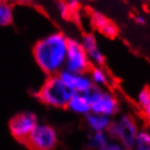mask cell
Segmentation results:
<instances>
[{"mask_svg":"<svg viewBox=\"0 0 150 150\" xmlns=\"http://www.w3.org/2000/svg\"><path fill=\"white\" fill-rule=\"evenodd\" d=\"M14 19V10L11 2L7 0H0V27L11 25Z\"/></svg>","mask_w":150,"mask_h":150,"instance_id":"14","label":"cell"},{"mask_svg":"<svg viewBox=\"0 0 150 150\" xmlns=\"http://www.w3.org/2000/svg\"><path fill=\"white\" fill-rule=\"evenodd\" d=\"M81 42H82L83 47L85 49L91 64L103 67L105 64V57L102 53L99 45H98L97 38L95 37V35L85 34L82 37Z\"/></svg>","mask_w":150,"mask_h":150,"instance_id":"9","label":"cell"},{"mask_svg":"<svg viewBox=\"0 0 150 150\" xmlns=\"http://www.w3.org/2000/svg\"><path fill=\"white\" fill-rule=\"evenodd\" d=\"M143 111H144V113H145V115H146V119L150 123V105H148L146 109L143 110Z\"/></svg>","mask_w":150,"mask_h":150,"instance_id":"22","label":"cell"},{"mask_svg":"<svg viewBox=\"0 0 150 150\" xmlns=\"http://www.w3.org/2000/svg\"><path fill=\"white\" fill-rule=\"evenodd\" d=\"M70 112L74 113L76 115L85 116L86 114L91 111L90 110V103L87 98L86 94H81V93H74L71 97L70 101L68 102L67 108Z\"/></svg>","mask_w":150,"mask_h":150,"instance_id":"10","label":"cell"},{"mask_svg":"<svg viewBox=\"0 0 150 150\" xmlns=\"http://www.w3.org/2000/svg\"><path fill=\"white\" fill-rule=\"evenodd\" d=\"M88 74H89L90 79L94 84V86L107 88L110 85L109 74L103 69V67H100V65L91 67L90 70L88 71Z\"/></svg>","mask_w":150,"mask_h":150,"instance_id":"13","label":"cell"},{"mask_svg":"<svg viewBox=\"0 0 150 150\" xmlns=\"http://www.w3.org/2000/svg\"><path fill=\"white\" fill-rule=\"evenodd\" d=\"M134 149L150 150V132L147 129L138 131L135 138Z\"/></svg>","mask_w":150,"mask_h":150,"instance_id":"15","label":"cell"},{"mask_svg":"<svg viewBox=\"0 0 150 150\" xmlns=\"http://www.w3.org/2000/svg\"><path fill=\"white\" fill-rule=\"evenodd\" d=\"M83 0H67V2L69 4V7H70V9H73V8H76L77 6H79L81 2H82Z\"/></svg>","mask_w":150,"mask_h":150,"instance_id":"21","label":"cell"},{"mask_svg":"<svg viewBox=\"0 0 150 150\" xmlns=\"http://www.w3.org/2000/svg\"><path fill=\"white\" fill-rule=\"evenodd\" d=\"M73 94L74 93L57 74L47 77L40 89L38 90L37 97L44 105L50 108L65 109Z\"/></svg>","mask_w":150,"mask_h":150,"instance_id":"2","label":"cell"},{"mask_svg":"<svg viewBox=\"0 0 150 150\" xmlns=\"http://www.w3.org/2000/svg\"><path fill=\"white\" fill-rule=\"evenodd\" d=\"M59 142L58 132L48 123H39L33 129L25 145L35 150H53Z\"/></svg>","mask_w":150,"mask_h":150,"instance_id":"5","label":"cell"},{"mask_svg":"<svg viewBox=\"0 0 150 150\" xmlns=\"http://www.w3.org/2000/svg\"><path fill=\"white\" fill-rule=\"evenodd\" d=\"M111 22L105 14H102L101 12H98V11H95L93 12V14H91V23L94 24V26L99 30V32L102 30V28H105L109 23Z\"/></svg>","mask_w":150,"mask_h":150,"instance_id":"16","label":"cell"},{"mask_svg":"<svg viewBox=\"0 0 150 150\" xmlns=\"http://www.w3.org/2000/svg\"><path fill=\"white\" fill-rule=\"evenodd\" d=\"M140 1H144V2H150V0H140Z\"/></svg>","mask_w":150,"mask_h":150,"instance_id":"23","label":"cell"},{"mask_svg":"<svg viewBox=\"0 0 150 150\" xmlns=\"http://www.w3.org/2000/svg\"><path fill=\"white\" fill-rule=\"evenodd\" d=\"M56 9L57 12L62 16V18H67L68 14L70 13L71 9L69 7V4L64 0H57L56 2Z\"/></svg>","mask_w":150,"mask_h":150,"instance_id":"18","label":"cell"},{"mask_svg":"<svg viewBox=\"0 0 150 150\" xmlns=\"http://www.w3.org/2000/svg\"><path fill=\"white\" fill-rule=\"evenodd\" d=\"M58 75L73 93L87 94L94 87L88 73H74L63 69Z\"/></svg>","mask_w":150,"mask_h":150,"instance_id":"8","label":"cell"},{"mask_svg":"<svg viewBox=\"0 0 150 150\" xmlns=\"http://www.w3.org/2000/svg\"><path fill=\"white\" fill-rule=\"evenodd\" d=\"M112 120L111 116L95 112H89L85 115V122L90 132H107Z\"/></svg>","mask_w":150,"mask_h":150,"instance_id":"11","label":"cell"},{"mask_svg":"<svg viewBox=\"0 0 150 150\" xmlns=\"http://www.w3.org/2000/svg\"><path fill=\"white\" fill-rule=\"evenodd\" d=\"M138 131L135 119L127 113H123L112 120L107 133L111 138L120 142L124 149H133Z\"/></svg>","mask_w":150,"mask_h":150,"instance_id":"3","label":"cell"},{"mask_svg":"<svg viewBox=\"0 0 150 150\" xmlns=\"http://www.w3.org/2000/svg\"><path fill=\"white\" fill-rule=\"evenodd\" d=\"M136 102L138 107L142 110H145L150 105V89L149 88H144L138 93L137 95V99H136Z\"/></svg>","mask_w":150,"mask_h":150,"instance_id":"17","label":"cell"},{"mask_svg":"<svg viewBox=\"0 0 150 150\" xmlns=\"http://www.w3.org/2000/svg\"><path fill=\"white\" fill-rule=\"evenodd\" d=\"M86 95L90 103V112L99 113L111 117L117 115L120 111V103L117 98L110 90L94 86Z\"/></svg>","mask_w":150,"mask_h":150,"instance_id":"4","label":"cell"},{"mask_svg":"<svg viewBox=\"0 0 150 150\" xmlns=\"http://www.w3.org/2000/svg\"><path fill=\"white\" fill-rule=\"evenodd\" d=\"M111 137L107 132H91L88 135L87 147L94 150H108Z\"/></svg>","mask_w":150,"mask_h":150,"instance_id":"12","label":"cell"},{"mask_svg":"<svg viewBox=\"0 0 150 150\" xmlns=\"http://www.w3.org/2000/svg\"><path fill=\"white\" fill-rule=\"evenodd\" d=\"M69 38L62 32H52L39 38L33 46V57L47 76L59 74L65 67Z\"/></svg>","mask_w":150,"mask_h":150,"instance_id":"1","label":"cell"},{"mask_svg":"<svg viewBox=\"0 0 150 150\" xmlns=\"http://www.w3.org/2000/svg\"><path fill=\"white\" fill-rule=\"evenodd\" d=\"M90 68L91 62L82 42L74 38H69L68 52L64 69L74 73H88Z\"/></svg>","mask_w":150,"mask_h":150,"instance_id":"7","label":"cell"},{"mask_svg":"<svg viewBox=\"0 0 150 150\" xmlns=\"http://www.w3.org/2000/svg\"><path fill=\"white\" fill-rule=\"evenodd\" d=\"M134 22L137 25H145L146 24V18L142 14H137L134 16Z\"/></svg>","mask_w":150,"mask_h":150,"instance_id":"19","label":"cell"},{"mask_svg":"<svg viewBox=\"0 0 150 150\" xmlns=\"http://www.w3.org/2000/svg\"><path fill=\"white\" fill-rule=\"evenodd\" d=\"M11 4H30L33 2V0H7Z\"/></svg>","mask_w":150,"mask_h":150,"instance_id":"20","label":"cell"},{"mask_svg":"<svg viewBox=\"0 0 150 150\" xmlns=\"http://www.w3.org/2000/svg\"><path fill=\"white\" fill-rule=\"evenodd\" d=\"M38 123V116L34 112L23 111L11 117L9 122V131L15 140L25 145L28 136Z\"/></svg>","mask_w":150,"mask_h":150,"instance_id":"6","label":"cell"}]
</instances>
